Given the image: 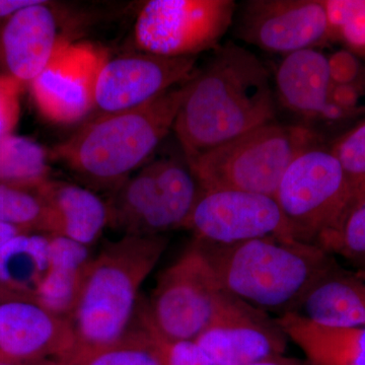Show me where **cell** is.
Segmentation results:
<instances>
[{"mask_svg":"<svg viewBox=\"0 0 365 365\" xmlns=\"http://www.w3.org/2000/svg\"><path fill=\"white\" fill-rule=\"evenodd\" d=\"M270 73L254 53L228 42L188 81L173 131L188 162L274 121Z\"/></svg>","mask_w":365,"mask_h":365,"instance_id":"cell-1","label":"cell"},{"mask_svg":"<svg viewBox=\"0 0 365 365\" xmlns=\"http://www.w3.org/2000/svg\"><path fill=\"white\" fill-rule=\"evenodd\" d=\"M195 242L225 292L262 313H294L307 290L336 263L333 255L294 240L232 245Z\"/></svg>","mask_w":365,"mask_h":365,"instance_id":"cell-2","label":"cell"},{"mask_svg":"<svg viewBox=\"0 0 365 365\" xmlns=\"http://www.w3.org/2000/svg\"><path fill=\"white\" fill-rule=\"evenodd\" d=\"M188 81L141 107L93 118L58 144L52 157L93 186L114 190L148 163L173 130Z\"/></svg>","mask_w":365,"mask_h":365,"instance_id":"cell-3","label":"cell"},{"mask_svg":"<svg viewBox=\"0 0 365 365\" xmlns=\"http://www.w3.org/2000/svg\"><path fill=\"white\" fill-rule=\"evenodd\" d=\"M169 244L165 235L106 242L86 269L71 318L76 351L105 347L130 330L139 290Z\"/></svg>","mask_w":365,"mask_h":365,"instance_id":"cell-4","label":"cell"},{"mask_svg":"<svg viewBox=\"0 0 365 365\" xmlns=\"http://www.w3.org/2000/svg\"><path fill=\"white\" fill-rule=\"evenodd\" d=\"M307 125L270 122L213 148L190 163L203 191L237 190L275 196L289 165L319 143Z\"/></svg>","mask_w":365,"mask_h":365,"instance_id":"cell-5","label":"cell"},{"mask_svg":"<svg viewBox=\"0 0 365 365\" xmlns=\"http://www.w3.org/2000/svg\"><path fill=\"white\" fill-rule=\"evenodd\" d=\"M202 187L180 148L151 160L113 190L109 227L123 235L155 237L186 227Z\"/></svg>","mask_w":365,"mask_h":365,"instance_id":"cell-6","label":"cell"},{"mask_svg":"<svg viewBox=\"0 0 365 365\" xmlns=\"http://www.w3.org/2000/svg\"><path fill=\"white\" fill-rule=\"evenodd\" d=\"M239 302L220 285L192 242L160 272L150 299L139 302L137 316L160 339L195 340Z\"/></svg>","mask_w":365,"mask_h":365,"instance_id":"cell-7","label":"cell"},{"mask_svg":"<svg viewBox=\"0 0 365 365\" xmlns=\"http://www.w3.org/2000/svg\"><path fill=\"white\" fill-rule=\"evenodd\" d=\"M274 198L292 239L322 249L352 195L340 163L331 150L318 144L295 158Z\"/></svg>","mask_w":365,"mask_h":365,"instance_id":"cell-8","label":"cell"},{"mask_svg":"<svg viewBox=\"0 0 365 365\" xmlns=\"http://www.w3.org/2000/svg\"><path fill=\"white\" fill-rule=\"evenodd\" d=\"M235 7L232 0H150L134 26L137 49L168 58L213 51L234 23Z\"/></svg>","mask_w":365,"mask_h":365,"instance_id":"cell-9","label":"cell"},{"mask_svg":"<svg viewBox=\"0 0 365 365\" xmlns=\"http://www.w3.org/2000/svg\"><path fill=\"white\" fill-rule=\"evenodd\" d=\"M185 228L196 241L211 245L292 240L274 197L237 190L203 191Z\"/></svg>","mask_w":365,"mask_h":365,"instance_id":"cell-10","label":"cell"},{"mask_svg":"<svg viewBox=\"0 0 365 365\" xmlns=\"http://www.w3.org/2000/svg\"><path fill=\"white\" fill-rule=\"evenodd\" d=\"M197 57L168 58L148 53L106 57L95 86L96 116L129 111L162 96L196 71Z\"/></svg>","mask_w":365,"mask_h":365,"instance_id":"cell-11","label":"cell"},{"mask_svg":"<svg viewBox=\"0 0 365 365\" xmlns=\"http://www.w3.org/2000/svg\"><path fill=\"white\" fill-rule=\"evenodd\" d=\"M237 37L284 56L318 49L330 40L325 4L319 0H249L242 4Z\"/></svg>","mask_w":365,"mask_h":365,"instance_id":"cell-12","label":"cell"},{"mask_svg":"<svg viewBox=\"0 0 365 365\" xmlns=\"http://www.w3.org/2000/svg\"><path fill=\"white\" fill-rule=\"evenodd\" d=\"M107 56L88 43L64 41L30 83L41 114L54 123L72 124L93 112L96 81Z\"/></svg>","mask_w":365,"mask_h":365,"instance_id":"cell-13","label":"cell"},{"mask_svg":"<svg viewBox=\"0 0 365 365\" xmlns=\"http://www.w3.org/2000/svg\"><path fill=\"white\" fill-rule=\"evenodd\" d=\"M76 349L71 319L36 300L0 302V359L16 361H68Z\"/></svg>","mask_w":365,"mask_h":365,"instance_id":"cell-14","label":"cell"},{"mask_svg":"<svg viewBox=\"0 0 365 365\" xmlns=\"http://www.w3.org/2000/svg\"><path fill=\"white\" fill-rule=\"evenodd\" d=\"M287 339L276 319L240 302L194 341L215 365H252L283 355Z\"/></svg>","mask_w":365,"mask_h":365,"instance_id":"cell-15","label":"cell"},{"mask_svg":"<svg viewBox=\"0 0 365 365\" xmlns=\"http://www.w3.org/2000/svg\"><path fill=\"white\" fill-rule=\"evenodd\" d=\"M56 11L37 0L4 20L0 30V63L4 74L24 85L44 71L64 42Z\"/></svg>","mask_w":365,"mask_h":365,"instance_id":"cell-16","label":"cell"},{"mask_svg":"<svg viewBox=\"0 0 365 365\" xmlns=\"http://www.w3.org/2000/svg\"><path fill=\"white\" fill-rule=\"evenodd\" d=\"M331 81L328 56L318 49L292 53L276 69L275 88L280 104L311 123H328Z\"/></svg>","mask_w":365,"mask_h":365,"instance_id":"cell-17","label":"cell"},{"mask_svg":"<svg viewBox=\"0 0 365 365\" xmlns=\"http://www.w3.org/2000/svg\"><path fill=\"white\" fill-rule=\"evenodd\" d=\"M48 215V235L91 247L109 227L107 201L72 182L49 179L38 187Z\"/></svg>","mask_w":365,"mask_h":365,"instance_id":"cell-18","label":"cell"},{"mask_svg":"<svg viewBox=\"0 0 365 365\" xmlns=\"http://www.w3.org/2000/svg\"><path fill=\"white\" fill-rule=\"evenodd\" d=\"M292 314L319 326L365 327V282L336 262L307 290Z\"/></svg>","mask_w":365,"mask_h":365,"instance_id":"cell-19","label":"cell"},{"mask_svg":"<svg viewBox=\"0 0 365 365\" xmlns=\"http://www.w3.org/2000/svg\"><path fill=\"white\" fill-rule=\"evenodd\" d=\"M276 322L309 365H365V327L319 326L292 313Z\"/></svg>","mask_w":365,"mask_h":365,"instance_id":"cell-20","label":"cell"},{"mask_svg":"<svg viewBox=\"0 0 365 365\" xmlns=\"http://www.w3.org/2000/svg\"><path fill=\"white\" fill-rule=\"evenodd\" d=\"M51 235L21 232L0 247V294L35 300L49 272Z\"/></svg>","mask_w":365,"mask_h":365,"instance_id":"cell-21","label":"cell"},{"mask_svg":"<svg viewBox=\"0 0 365 365\" xmlns=\"http://www.w3.org/2000/svg\"><path fill=\"white\" fill-rule=\"evenodd\" d=\"M91 258L90 247L51 235V264L36 302L55 314L71 318Z\"/></svg>","mask_w":365,"mask_h":365,"instance_id":"cell-22","label":"cell"},{"mask_svg":"<svg viewBox=\"0 0 365 365\" xmlns=\"http://www.w3.org/2000/svg\"><path fill=\"white\" fill-rule=\"evenodd\" d=\"M66 365H165L160 341L138 318V327L121 339L96 349L73 353Z\"/></svg>","mask_w":365,"mask_h":365,"instance_id":"cell-23","label":"cell"},{"mask_svg":"<svg viewBox=\"0 0 365 365\" xmlns=\"http://www.w3.org/2000/svg\"><path fill=\"white\" fill-rule=\"evenodd\" d=\"M48 153L31 139L9 134L0 138V184L36 189L50 178Z\"/></svg>","mask_w":365,"mask_h":365,"instance_id":"cell-24","label":"cell"},{"mask_svg":"<svg viewBox=\"0 0 365 365\" xmlns=\"http://www.w3.org/2000/svg\"><path fill=\"white\" fill-rule=\"evenodd\" d=\"M0 222L48 235V215L38 188L0 184Z\"/></svg>","mask_w":365,"mask_h":365,"instance_id":"cell-25","label":"cell"},{"mask_svg":"<svg viewBox=\"0 0 365 365\" xmlns=\"http://www.w3.org/2000/svg\"><path fill=\"white\" fill-rule=\"evenodd\" d=\"M322 250L333 256L339 255L357 270H365V196L350 201L339 225Z\"/></svg>","mask_w":365,"mask_h":365,"instance_id":"cell-26","label":"cell"},{"mask_svg":"<svg viewBox=\"0 0 365 365\" xmlns=\"http://www.w3.org/2000/svg\"><path fill=\"white\" fill-rule=\"evenodd\" d=\"M330 39L365 52V0H326Z\"/></svg>","mask_w":365,"mask_h":365,"instance_id":"cell-27","label":"cell"},{"mask_svg":"<svg viewBox=\"0 0 365 365\" xmlns=\"http://www.w3.org/2000/svg\"><path fill=\"white\" fill-rule=\"evenodd\" d=\"M331 151L344 172L351 200L365 196V123L343 136Z\"/></svg>","mask_w":365,"mask_h":365,"instance_id":"cell-28","label":"cell"},{"mask_svg":"<svg viewBox=\"0 0 365 365\" xmlns=\"http://www.w3.org/2000/svg\"><path fill=\"white\" fill-rule=\"evenodd\" d=\"M24 83L0 74V138L13 134L21 117V95Z\"/></svg>","mask_w":365,"mask_h":365,"instance_id":"cell-29","label":"cell"},{"mask_svg":"<svg viewBox=\"0 0 365 365\" xmlns=\"http://www.w3.org/2000/svg\"><path fill=\"white\" fill-rule=\"evenodd\" d=\"M158 338L162 344L165 365H215L194 340L168 341Z\"/></svg>","mask_w":365,"mask_h":365,"instance_id":"cell-30","label":"cell"},{"mask_svg":"<svg viewBox=\"0 0 365 365\" xmlns=\"http://www.w3.org/2000/svg\"><path fill=\"white\" fill-rule=\"evenodd\" d=\"M328 59L334 85L365 83V68L352 53L336 52Z\"/></svg>","mask_w":365,"mask_h":365,"instance_id":"cell-31","label":"cell"},{"mask_svg":"<svg viewBox=\"0 0 365 365\" xmlns=\"http://www.w3.org/2000/svg\"><path fill=\"white\" fill-rule=\"evenodd\" d=\"M21 232H26L20 230V228L0 222V247L6 244V242H9V240L13 239L16 235L21 234Z\"/></svg>","mask_w":365,"mask_h":365,"instance_id":"cell-32","label":"cell"},{"mask_svg":"<svg viewBox=\"0 0 365 365\" xmlns=\"http://www.w3.org/2000/svg\"><path fill=\"white\" fill-rule=\"evenodd\" d=\"M252 365H306L300 364L294 359H287V357L280 355V356L271 357V359L262 360V361L256 362Z\"/></svg>","mask_w":365,"mask_h":365,"instance_id":"cell-33","label":"cell"},{"mask_svg":"<svg viewBox=\"0 0 365 365\" xmlns=\"http://www.w3.org/2000/svg\"><path fill=\"white\" fill-rule=\"evenodd\" d=\"M0 365H66L57 360H39V361H16L0 359Z\"/></svg>","mask_w":365,"mask_h":365,"instance_id":"cell-34","label":"cell"},{"mask_svg":"<svg viewBox=\"0 0 365 365\" xmlns=\"http://www.w3.org/2000/svg\"><path fill=\"white\" fill-rule=\"evenodd\" d=\"M355 273H356V275L359 276L360 279L365 282V270H357Z\"/></svg>","mask_w":365,"mask_h":365,"instance_id":"cell-35","label":"cell"},{"mask_svg":"<svg viewBox=\"0 0 365 365\" xmlns=\"http://www.w3.org/2000/svg\"><path fill=\"white\" fill-rule=\"evenodd\" d=\"M6 299H6V297H4V294H0V302H4V300H6Z\"/></svg>","mask_w":365,"mask_h":365,"instance_id":"cell-36","label":"cell"},{"mask_svg":"<svg viewBox=\"0 0 365 365\" xmlns=\"http://www.w3.org/2000/svg\"><path fill=\"white\" fill-rule=\"evenodd\" d=\"M306 365H307V364H306Z\"/></svg>","mask_w":365,"mask_h":365,"instance_id":"cell-37","label":"cell"}]
</instances>
